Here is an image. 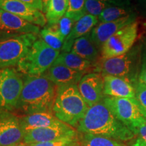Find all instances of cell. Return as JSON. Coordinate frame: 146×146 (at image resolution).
I'll use <instances>...</instances> for the list:
<instances>
[{"label":"cell","mask_w":146,"mask_h":146,"mask_svg":"<svg viewBox=\"0 0 146 146\" xmlns=\"http://www.w3.org/2000/svg\"><path fill=\"white\" fill-rule=\"evenodd\" d=\"M41 36L42 39L49 46L55 50L60 51L62 50L64 39L62 37L58 31H56L52 25L45 27L41 31Z\"/></svg>","instance_id":"obj_23"},{"label":"cell","mask_w":146,"mask_h":146,"mask_svg":"<svg viewBox=\"0 0 146 146\" xmlns=\"http://www.w3.org/2000/svg\"><path fill=\"white\" fill-rule=\"evenodd\" d=\"M70 52L91 62L96 61L99 56L98 47L91 39L90 33L76 39Z\"/></svg>","instance_id":"obj_20"},{"label":"cell","mask_w":146,"mask_h":146,"mask_svg":"<svg viewBox=\"0 0 146 146\" xmlns=\"http://www.w3.org/2000/svg\"><path fill=\"white\" fill-rule=\"evenodd\" d=\"M24 81L13 68H0V106L12 110L17 108Z\"/></svg>","instance_id":"obj_8"},{"label":"cell","mask_w":146,"mask_h":146,"mask_svg":"<svg viewBox=\"0 0 146 146\" xmlns=\"http://www.w3.org/2000/svg\"><path fill=\"white\" fill-rule=\"evenodd\" d=\"M89 108L77 85L58 87L53 113L60 121L71 127H76Z\"/></svg>","instance_id":"obj_3"},{"label":"cell","mask_w":146,"mask_h":146,"mask_svg":"<svg viewBox=\"0 0 146 146\" xmlns=\"http://www.w3.org/2000/svg\"><path fill=\"white\" fill-rule=\"evenodd\" d=\"M36 39V35L32 33L17 35L0 39V68L17 66Z\"/></svg>","instance_id":"obj_6"},{"label":"cell","mask_w":146,"mask_h":146,"mask_svg":"<svg viewBox=\"0 0 146 146\" xmlns=\"http://www.w3.org/2000/svg\"><path fill=\"white\" fill-rule=\"evenodd\" d=\"M104 94L113 98H134L135 89L129 80L112 75L104 76Z\"/></svg>","instance_id":"obj_16"},{"label":"cell","mask_w":146,"mask_h":146,"mask_svg":"<svg viewBox=\"0 0 146 146\" xmlns=\"http://www.w3.org/2000/svg\"><path fill=\"white\" fill-rule=\"evenodd\" d=\"M135 99L141 108L146 110V85L139 83L135 85Z\"/></svg>","instance_id":"obj_30"},{"label":"cell","mask_w":146,"mask_h":146,"mask_svg":"<svg viewBox=\"0 0 146 146\" xmlns=\"http://www.w3.org/2000/svg\"><path fill=\"white\" fill-rule=\"evenodd\" d=\"M69 0H50L45 18L49 25H55L66 14Z\"/></svg>","instance_id":"obj_22"},{"label":"cell","mask_w":146,"mask_h":146,"mask_svg":"<svg viewBox=\"0 0 146 146\" xmlns=\"http://www.w3.org/2000/svg\"><path fill=\"white\" fill-rule=\"evenodd\" d=\"M129 10L119 6H112L108 7L105 9L101 14L98 16V21L100 23H107L116 21L125 16L129 15Z\"/></svg>","instance_id":"obj_24"},{"label":"cell","mask_w":146,"mask_h":146,"mask_svg":"<svg viewBox=\"0 0 146 146\" xmlns=\"http://www.w3.org/2000/svg\"><path fill=\"white\" fill-rule=\"evenodd\" d=\"M101 1H104L114 6L124 7V5L127 4L128 0H101Z\"/></svg>","instance_id":"obj_34"},{"label":"cell","mask_w":146,"mask_h":146,"mask_svg":"<svg viewBox=\"0 0 146 146\" xmlns=\"http://www.w3.org/2000/svg\"><path fill=\"white\" fill-rule=\"evenodd\" d=\"M86 0H69L68 8L66 16L77 22L85 16V5Z\"/></svg>","instance_id":"obj_26"},{"label":"cell","mask_w":146,"mask_h":146,"mask_svg":"<svg viewBox=\"0 0 146 146\" xmlns=\"http://www.w3.org/2000/svg\"><path fill=\"white\" fill-rule=\"evenodd\" d=\"M76 129L83 134L124 141L132 139L135 136L127 126L114 117L103 101L89 108Z\"/></svg>","instance_id":"obj_1"},{"label":"cell","mask_w":146,"mask_h":146,"mask_svg":"<svg viewBox=\"0 0 146 146\" xmlns=\"http://www.w3.org/2000/svg\"><path fill=\"white\" fill-rule=\"evenodd\" d=\"M98 17L91 14H85L76 22L75 25L64 41L62 52H70L76 39L90 33L98 23Z\"/></svg>","instance_id":"obj_18"},{"label":"cell","mask_w":146,"mask_h":146,"mask_svg":"<svg viewBox=\"0 0 146 146\" xmlns=\"http://www.w3.org/2000/svg\"><path fill=\"white\" fill-rule=\"evenodd\" d=\"M132 132L134 133V135H139V137L146 143V120H144L139 124L133 129Z\"/></svg>","instance_id":"obj_32"},{"label":"cell","mask_w":146,"mask_h":146,"mask_svg":"<svg viewBox=\"0 0 146 146\" xmlns=\"http://www.w3.org/2000/svg\"><path fill=\"white\" fill-rule=\"evenodd\" d=\"M10 146H29V144L25 143V142L22 141V142H21V143L14 144V145H10Z\"/></svg>","instance_id":"obj_37"},{"label":"cell","mask_w":146,"mask_h":146,"mask_svg":"<svg viewBox=\"0 0 146 146\" xmlns=\"http://www.w3.org/2000/svg\"><path fill=\"white\" fill-rule=\"evenodd\" d=\"M82 141L84 146H127L112 139L89 134H84Z\"/></svg>","instance_id":"obj_25"},{"label":"cell","mask_w":146,"mask_h":146,"mask_svg":"<svg viewBox=\"0 0 146 146\" xmlns=\"http://www.w3.org/2000/svg\"><path fill=\"white\" fill-rule=\"evenodd\" d=\"M104 76L99 73H89L81 78L78 89L85 102L91 107L102 102L104 97Z\"/></svg>","instance_id":"obj_11"},{"label":"cell","mask_w":146,"mask_h":146,"mask_svg":"<svg viewBox=\"0 0 146 146\" xmlns=\"http://www.w3.org/2000/svg\"><path fill=\"white\" fill-rule=\"evenodd\" d=\"M83 72H78L61 64H52L42 74L50 80L56 86L77 85L83 76Z\"/></svg>","instance_id":"obj_17"},{"label":"cell","mask_w":146,"mask_h":146,"mask_svg":"<svg viewBox=\"0 0 146 146\" xmlns=\"http://www.w3.org/2000/svg\"><path fill=\"white\" fill-rule=\"evenodd\" d=\"M60 52L42 39H36L27 54L18 62V71L29 76L42 75L52 66Z\"/></svg>","instance_id":"obj_4"},{"label":"cell","mask_w":146,"mask_h":146,"mask_svg":"<svg viewBox=\"0 0 146 146\" xmlns=\"http://www.w3.org/2000/svg\"><path fill=\"white\" fill-rule=\"evenodd\" d=\"M132 146H146V143L141 138L139 137L136 139L135 142L133 144Z\"/></svg>","instance_id":"obj_35"},{"label":"cell","mask_w":146,"mask_h":146,"mask_svg":"<svg viewBox=\"0 0 146 146\" xmlns=\"http://www.w3.org/2000/svg\"><path fill=\"white\" fill-rule=\"evenodd\" d=\"M0 9L15 14L39 27L45 26L47 23L43 12L29 6L20 0H0Z\"/></svg>","instance_id":"obj_13"},{"label":"cell","mask_w":146,"mask_h":146,"mask_svg":"<svg viewBox=\"0 0 146 146\" xmlns=\"http://www.w3.org/2000/svg\"><path fill=\"white\" fill-rule=\"evenodd\" d=\"M41 1H42V4H43V12L45 14L46 13L47 5H48L50 0H41Z\"/></svg>","instance_id":"obj_36"},{"label":"cell","mask_w":146,"mask_h":146,"mask_svg":"<svg viewBox=\"0 0 146 146\" xmlns=\"http://www.w3.org/2000/svg\"><path fill=\"white\" fill-rule=\"evenodd\" d=\"M141 113H142V114H143L144 118H145V120H146V110H143L142 108H141Z\"/></svg>","instance_id":"obj_38"},{"label":"cell","mask_w":146,"mask_h":146,"mask_svg":"<svg viewBox=\"0 0 146 146\" xmlns=\"http://www.w3.org/2000/svg\"><path fill=\"white\" fill-rule=\"evenodd\" d=\"M53 64H61L78 72H85L91 67V62L72 52L60 53Z\"/></svg>","instance_id":"obj_21"},{"label":"cell","mask_w":146,"mask_h":146,"mask_svg":"<svg viewBox=\"0 0 146 146\" xmlns=\"http://www.w3.org/2000/svg\"><path fill=\"white\" fill-rule=\"evenodd\" d=\"M110 6L112 5L101 0H86L85 5V13L98 17L105 9Z\"/></svg>","instance_id":"obj_27"},{"label":"cell","mask_w":146,"mask_h":146,"mask_svg":"<svg viewBox=\"0 0 146 146\" xmlns=\"http://www.w3.org/2000/svg\"><path fill=\"white\" fill-rule=\"evenodd\" d=\"M20 1H23V3H26L32 8L37 9L43 12V4H42L41 0H20Z\"/></svg>","instance_id":"obj_33"},{"label":"cell","mask_w":146,"mask_h":146,"mask_svg":"<svg viewBox=\"0 0 146 146\" xmlns=\"http://www.w3.org/2000/svg\"><path fill=\"white\" fill-rule=\"evenodd\" d=\"M20 123L25 133L34 129L58 126L64 123L58 120L52 113L48 112L27 114L20 119Z\"/></svg>","instance_id":"obj_19"},{"label":"cell","mask_w":146,"mask_h":146,"mask_svg":"<svg viewBox=\"0 0 146 146\" xmlns=\"http://www.w3.org/2000/svg\"><path fill=\"white\" fill-rule=\"evenodd\" d=\"M77 131L71 126L64 123L61 125L53 126L27 131L25 133L24 142L29 144L41 143L68 137H76Z\"/></svg>","instance_id":"obj_10"},{"label":"cell","mask_w":146,"mask_h":146,"mask_svg":"<svg viewBox=\"0 0 146 146\" xmlns=\"http://www.w3.org/2000/svg\"><path fill=\"white\" fill-rule=\"evenodd\" d=\"M56 85L43 75H27L17 108L27 114L53 112Z\"/></svg>","instance_id":"obj_2"},{"label":"cell","mask_w":146,"mask_h":146,"mask_svg":"<svg viewBox=\"0 0 146 146\" xmlns=\"http://www.w3.org/2000/svg\"><path fill=\"white\" fill-rule=\"evenodd\" d=\"M40 28L19 16L0 9V31L7 33L38 34Z\"/></svg>","instance_id":"obj_15"},{"label":"cell","mask_w":146,"mask_h":146,"mask_svg":"<svg viewBox=\"0 0 146 146\" xmlns=\"http://www.w3.org/2000/svg\"><path fill=\"white\" fill-rule=\"evenodd\" d=\"M75 23L76 22L74 20L71 19L70 18L65 15L55 25H52V26L56 31H58L62 37L65 40L67 36L70 34Z\"/></svg>","instance_id":"obj_28"},{"label":"cell","mask_w":146,"mask_h":146,"mask_svg":"<svg viewBox=\"0 0 146 146\" xmlns=\"http://www.w3.org/2000/svg\"><path fill=\"white\" fill-rule=\"evenodd\" d=\"M138 83L146 85V52L143 53L140 70L138 76Z\"/></svg>","instance_id":"obj_31"},{"label":"cell","mask_w":146,"mask_h":146,"mask_svg":"<svg viewBox=\"0 0 146 146\" xmlns=\"http://www.w3.org/2000/svg\"><path fill=\"white\" fill-rule=\"evenodd\" d=\"M103 102L114 117L127 126L131 131L145 120L135 98H124L108 96L104 98Z\"/></svg>","instance_id":"obj_7"},{"label":"cell","mask_w":146,"mask_h":146,"mask_svg":"<svg viewBox=\"0 0 146 146\" xmlns=\"http://www.w3.org/2000/svg\"><path fill=\"white\" fill-rule=\"evenodd\" d=\"M137 20L124 27L111 36L102 47V58H112L127 54L139 39Z\"/></svg>","instance_id":"obj_9"},{"label":"cell","mask_w":146,"mask_h":146,"mask_svg":"<svg viewBox=\"0 0 146 146\" xmlns=\"http://www.w3.org/2000/svg\"><path fill=\"white\" fill-rule=\"evenodd\" d=\"M140 50L135 47L127 54L112 58H102L96 70L103 76L125 78L131 83L135 81L140 62Z\"/></svg>","instance_id":"obj_5"},{"label":"cell","mask_w":146,"mask_h":146,"mask_svg":"<svg viewBox=\"0 0 146 146\" xmlns=\"http://www.w3.org/2000/svg\"><path fill=\"white\" fill-rule=\"evenodd\" d=\"M78 141L76 137H68L52 141L30 144L29 146H76Z\"/></svg>","instance_id":"obj_29"},{"label":"cell","mask_w":146,"mask_h":146,"mask_svg":"<svg viewBox=\"0 0 146 146\" xmlns=\"http://www.w3.org/2000/svg\"><path fill=\"white\" fill-rule=\"evenodd\" d=\"M135 21V14H130L116 21L100 23L91 31L90 33L91 39L97 47L102 48V45L116 33Z\"/></svg>","instance_id":"obj_14"},{"label":"cell","mask_w":146,"mask_h":146,"mask_svg":"<svg viewBox=\"0 0 146 146\" xmlns=\"http://www.w3.org/2000/svg\"><path fill=\"white\" fill-rule=\"evenodd\" d=\"M20 119L10 113L0 111V146H10L24 141Z\"/></svg>","instance_id":"obj_12"}]
</instances>
